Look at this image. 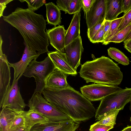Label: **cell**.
<instances>
[{"instance_id":"2e32d148","label":"cell","mask_w":131,"mask_h":131,"mask_svg":"<svg viewBox=\"0 0 131 131\" xmlns=\"http://www.w3.org/2000/svg\"><path fill=\"white\" fill-rule=\"evenodd\" d=\"M67 74L56 68L50 75L46 82V88L62 89L67 87Z\"/></svg>"},{"instance_id":"277c9868","label":"cell","mask_w":131,"mask_h":131,"mask_svg":"<svg viewBox=\"0 0 131 131\" xmlns=\"http://www.w3.org/2000/svg\"><path fill=\"white\" fill-rule=\"evenodd\" d=\"M36 59L31 61L23 75L27 77H34L36 86L34 93H42L46 88L48 78L56 68L48 56L41 61H37Z\"/></svg>"},{"instance_id":"8992f818","label":"cell","mask_w":131,"mask_h":131,"mask_svg":"<svg viewBox=\"0 0 131 131\" xmlns=\"http://www.w3.org/2000/svg\"><path fill=\"white\" fill-rule=\"evenodd\" d=\"M41 94H33L27 104L29 109L40 113L50 121L58 122L71 119L48 102Z\"/></svg>"},{"instance_id":"1f68e13d","label":"cell","mask_w":131,"mask_h":131,"mask_svg":"<svg viewBox=\"0 0 131 131\" xmlns=\"http://www.w3.org/2000/svg\"><path fill=\"white\" fill-rule=\"evenodd\" d=\"M114 127L101 124L97 122L90 126V131H108Z\"/></svg>"},{"instance_id":"484cf974","label":"cell","mask_w":131,"mask_h":131,"mask_svg":"<svg viewBox=\"0 0 131 131\" xmlns=\"http://www.w3.org/2000/svg\"><path fill=\"white\" fill-rule=\"evenodd\" d=\"M24 127H25V120L19 113L12 121L9 131H17Z\"/></svg>"},{"instance_id":"5bb4252c","label":"cell","mask_w":131,"mask_h":131,"mask_svg":"<svg viewBox=\"0 0 131 131\" xmlns=\"http://www.w3.org/2000/svg\"><path fill=\"white\" fill-rule=\"evenodd\" d=\"M66 31L63 25H60L46 29V31L51 45L57 51L63 53L65 51L64 39Z\"/></svg>"},{"instance_id":"9a60e30c","label":"cell","mask_w":131,"mask_h":131,"mask_svg":"<svg viewBox=\"0 0 131 131\" xmlns=\"http://www.w3.org/2000/svg\"><path fill=\"white\" fill-rule=\"evenodd\" d=\"M47 53L56 69L67 74L75 76L77 75L76 71L72 68L70 64L66 53L57 51H49Z\"/></svg>"},{"instance_id":"5b68a950","label":"cell","mask_w":131,"mask_h":131,"mask_svg":"<svg viewBox=\"0 0 131 131\" xmlns=\"http://www.w3.org/2000/svg\"><path fill=\"white\" fill-rule=\"evenodd\" d=\"M131 100V88L125 89L110 94L102 99L96 111L95 117L100 120L105 113L111 110H123Z\"/></svg>"},{"instance_id":"4316f807","label":"cell","mask_w":131,"mask_h":131,"mask_svg":"<svg viewBox=\"0 0 131 131\" xmlns=\"http://www.w3.org/2000/svg\"><path fill=\"white\" fill-rule=\"evenodd\" d=\"M82 8V0H71L68 10V13L72 14L80 13Z\"/></svg>"},{"instance_id":"7402d4cb","label":"cell","mask_w":131,"mask_h":131,"mask_svg":"<svg viewBox=\"0 0 131 131\" xmlns=\"http://www.w3.org/2000/svg\"><path fill=\"white\" fill-rule=\"evenodd\" d=\"M107 52L109 56L119 63L124 66L129 64L128 58L118 49L110 47L107 49Z\"/></svg>"},{"instance_id":"3957f363","label":"cell","mask_w":131,"mask_h":131,"mask_svg":"<svg viewBox=\"0 0 131 131\" xmlns=\"http://www.w3.org/2000/svg\"><path fill=\"white\" fill-rule=\"evenodd\" d=\"M79 73L80 76L87 83L118 85L123 78L118 64L103 56L81 65Z\"/></svg>"},{"instance_id":"4dcf8cb0","label":"cell","mask_w":131,"mask_h":131,"mask_svg":"<svg viewBox=\"0 0 131 131\" xmlns=\"http://www.w3.org/2000/svg\"><path fill=\"white\" fill-rule=\"evenodd\" d=\"M104 23L100 29L93 37L89 40L91 42L93 43L99 42L103 43L104 41Z\"/></svg>"},{"instance_id":"7c38bea8","label":"cell","mask_w":131,"mask_h":131,"mask_svg":"<svg viewBox=\"0 0 131 131\" xmlns=\"http://www.w3.org/2000/svg\"><path fill=\"white\" fill-rule=\"evenodd\" d=\"M83 50L80 35L65 47V51L69 62L72 68L76 71L80 64Z\"/></svg>"},{"instance_id":"60d3db41","label":"cell","mask_w":131,"mask_h":131,"mask_svg":"<svg viewBox=\"0 0 131 131\" xmlns=\"http://www.w3.org/2000/svg\"><path fill=\"white\" fill-rule=\"evenodd\" d=\"M121 131H131V126H127Z\"/></svg>"},{"instance_id":"f546056e","label":"cell","mask_w":131,"mask_h":131,"mask_svg":"<svg viewBox=\"0 0 131 131\" xmlns=\"http://www.w3.org/2000/svg\"><path fill=\"white\" fill-rule=\"evenodd\" d=\"M131 23V9L124 14L122 21L118 28L117 33Z\"/></svg>"},{"instance_id":"9c48e42d","label":"cell","mask_w":131,"mask_h":131,"mask_svg":"<svg viewBox=\"0 0 131 131\" xmlns=\"http://www.w3.org/2000/svg\"><path fill=\"white\" fill-rule=\"evenodd\" d=\"M0 104L10 86V66L7 57L3 53L2 49L3 42L1 35L0 37Z\"/></svg>"},{"instance_id":"836d02e7","label":"cell","mask_w":131,"mask_h":131,"mask_svg":"<svg viewBox=\"0 0 131 131\" xmlns=\"http://www.w3.org/2000/svg\"><path fill=\"white\" fill-rule=\"evenodd\" d=\"M95 0H82V7L85 13L90 10Z\"/></svg>"},{"instance_id":"83f0119b","label":"cell","mask_w":131,"mask_h":131,"mask_svg":"<svg viewBox=\"0 0 131 131\" xmlns=\"http://www.w3.org/2000/svg\"><path fill=\"white\" fill-rule=\"evenodd\" d=\"M21 2H26L28 4V9L34 12L38 9L44 4H45V1L43 0H19Z\"/></svg>"},{"instance_id":"cb8c5ba5","label":"cell","mask_w":131,"mask_h":131,"mask_svg":"<svg viewBox=\"0 0 131 131\" xmlns=\"http://www.w3.org/2000/svg\"><path fill=\"white\" fill-rule=\"evenodd\" d=\"M131 30V23L110 39L105 45H107L111 42L119 43L123 42Z\"/></svg>"},{"instance_id":"8d00e7d4","label":"cell","mask_w":131,"mask_h":131,"mask_svg":"<svg viewBox=\"0 0 131 131\" xmlns=\"http://www.w3.org/2000/svg\"><path fill=\"white\" fill-rule=\"evenodd\" d=\"M13 0H0V17L3 16V11L6 7V5Z\"/></svg>"},{"instance_id":"f1b7e54d","label":"cell","mask_w":131,"mask_h":131,"mask_svg":"<svg viewBox=\"0 0 131 131\" xmlns=\"http://www.w3.org/2000/svg\"><path fill=\"white\" fill-rule=\"evenodd\" d=\"M105 19L100 20L91 28H88L87 36L89 40L92 38L101 27L104 23Z\"/></svg>"},{"instance_id":"7a4b0ae2","label":"cell","mask_w":131,"mask_h":131,"mask_svg":"<svg viewBox=\"0 0 131 131\" xmlns=\"http://www.w3.org/2000/svg\"><path fill=\"white\" fill-rule=\"evenodd\" d=\"M44 98L74 121L79 123L95 116L96 110L90 101L69 84L62 89L45 88Z\"/></svg>"},{"instance_id":"ffe728a7","label":"cell","mask_w":131,"mask_h":131,"mask_svg":"<svg viewBox=\"0 0 131 131\" xmlns=\"http://www.w3.org/2000/svg\"><path fill=\"white\" fill-rule=\"evenodd\" d=\"M19 114V111L8 107L2 108L0 114V131H9L12 121Z\"/></svg>"},{"instance_id":"d590c367","label":"cell","mask_w":131,"mask_h":131,"mask_svg":"<svg viewBox=\"0 0 131 131\" xmlns=\"http://www.w3.org/2000/svg\"><path fill=\"white\" fill-rule=\"evenodd\" d=\"M111 21L106 20L105 19L104 23V41L106 38L110 30Z\"/></svg>"},{"instance_id":"d6986e66","label":"cell","mask_w":131,"mask_h":131,"mask_svg":"<svg viewBox=\"0 0 131 131\" xmlns=\"http://www.w3.org/2000/svg\"><path fill=\"white\" fill-rule=\"evenodd\" d=\"M106 13L105 19L112 21L123 12L122 0H106Z\"/></svg>"},{"instance_id":"e0dca14e","label":"cell","mask_w":131,"mask_h":131,"mask_svg":"<svg viewBox=\"0 0 131 131\" xmlns=\"http://www.w3.org/2000/svg\"><path fill=\"white\" fill-rule=\"evenodd\" d=\"M80 13L74 14L70 26L67 30L64 39L65 46L80 35Z\"/></svg>"},{"instance_id":"44dd1931","label":"cell","mask_w":131,"mask_h":131,"mask_svg":"<svg viewBox=\"0 0 131 131\" xmlns=\"http://www.w3.org/2000/svg\"><path fill=\"white\" fill-rule=\"evenodd\" d=\"M46 7V20L48 23L54 27L61 23L60 10L57 5L51 2L45 4Z\"/></svg>"},{"instance_id":"6da1fadb","label":"cell","mask_w":131,"mask_h":131,"mask_svg":"<svg viewBox=\"0 0 131 131\" xmlns=\"http://www.w3.org/2000/svg\"><path fill=\"white\" fill-rule=\"evenodd\" d=\"M3 19L18 30L25 45L37 51L39 56L49 52V40L45 31L46 21L43 15L28 8L18 7L9 15L3 16Z\"/></svg>"},{"instance_id":"ac0fdd59","label":"cell","mask_w":131,"mask_h":131,"mask_svg":"<svg viewBox=\"0 0 131 131\" xmlns=\"http://www.w3.org/2000/svg\"><path fill=\"white\" fill-rule=\"evenodd\" d=\"M19 113L24 118L25 127L30 129L35 125L47 122L49 119L40 113L32 110L28 111H19Z\"/></svg>"},{"instance_id":"b9f144b4","label":"cell","mask_w":131,"mask_h":131,"mask_svg":"<svg viewBox=\"0 0 131 131\" xmlns=\"http://www.w3.org/2000/svg\"><path fill=\"white\" fill-rule=\"evenodd\" d=\"M130 106L129 107V109H130V111H131V100L130 101Z\"/></svg>"},{"instance_id":"f35d334b","label":"cell","mask_w":131,"mask_h":131,"mask_svg":"<svg viewBox=\"0 0 131 131\" xmlns=\"http://www.w3.org/2000/svg\"><path fill=\"white\" fill-rule=\"evenodd\" d=\"M131 39V30L129 32L125 40L123 41L124 44L127 42L129 40Z\"/></svg>"},{"instance_id":"4fadbf2b","label":"cell","mask_w":131,"mask_h":131,"mask_svg":"<svg viewBox=\"0 0 131 131\" xmlns=\"http://www.w3.org/2000/svg\"><path fill=\"white\" fill-rule=\"evenodd\" d=\"M106 9V0H95L89 10L85 14L88 29L99 21L105 19Z\"/></svg>"},{"instance_id":"d4e9b609","label":"cell","mask_w":131,"mask_h":131,"mask_svg":"<svg viewBox=\"0 0 131 131\" xmlns=\"http://www.w3.org/2000/svg\"><path fill=\"white\" fill-rule=\"evenodd\" d=\"M123 18V16L111 21L110 30L106 38L102 43L103 44L105 45L108 40L117 33L118 28Z\"/></svg>"},{"instance_id":"d6a6232c","label":"cell","mask_w":131,"mask_h":131,"mask_svg":"<svg viewBox=\"0 0 131 131\" xmlns=\"http://www.w3.org/2000/svg\"><path fill=\"white\" fill-rule=\"evenodd\" d=\"M71 0H58L56 1L57 5L60 10L64 11L66 14L68 13L69 4Z\"/></svg>"},{"instance_id":"ab89813d","label":"cell","mask_w":131,"mask_h":131,"mask_svg":"<svg viewBox=\"0 0 131 131\" xmlns=\"http://www.w3.org/2000/svg\"><path fill=\"white\" fill-rule=\"evenodd\" d=\"M30 129L27 127H24L20 128L17 131H30Z\"/></svg>"},{"instance_id":"30bf717a","label":"cell","mask_w":131,"mask_h":131,"mask_svg":"<svg viewBox=\"0 0 131 131\" xmlns=\"http://www.w3.org/2000/svg\"><path fill=\"white\" fill-rule=\"evenodd\" d=\"M79 124L71 119L58 122L49 121L35 125L30 131H75Z\"/></svg>"},{"instance_id":"ba28073f","label":"cell","mask_w":131,"mask_h":131,"mask_svg":"<svg viewBox=\"0 0 131 131\" xmlns=\"http://www.w3.org/2000/svg\"><path fill=\"white\" fill-rule=\"evenodd\" d=\"M19 79L13 81L12 85L8 89L0 104L1 108L6 107L19 111L24 110L27 106L20 94V87L18 85Z\"/></svg>"},{"instance_id":"7bdbcfd3","label":"cell","mask_w":131,"mask_h":131,"mask_svg":"<svg viewBox=\"0 0 131 131\" xmlns=\"http://www.w3.org/2000/svg\"><path fill=\"white\" fill-rule=\"evenodd\" d=\"M130 122H131V117H130Z\"/></svg>"},{"instance_id":"8fae6325","label":"cell","mask_w":131,"mask_h":131,"mask_svg":"<svg viewBox=\"0 0 131 131\" xmlns=\"http://www.w3.org/2000/svg\"><path fill=\"white\" fill-rule=\"evenodd\" d=\"M25 45L24 53L20 60L14 63H10V67L14 70L13 81L19 79L26 71L30 62L34 59H36L39 56L38 53Z\"/></svg>"},{"instance_id":"52a82bcc","label":"cell","mask_w":131,"mask_h":131,"mask_svg":"<svg viewBox=\"0 0 131 131\" xmlns=\"http://www.w3.org/2000/svg\"><path fill=\"white\" fill-rule=\"evenodd\" d=\"M117 85L94 83L81 87L82 94L90 101L101 100L106 96L122 90Z\"/></svg>"},{"instance_id":"74e56055","label":"cell","mask_w":131,"mask_h":131,"mask_svg":"<svg viewBox=\"0 0 131 131\" xmlns=\"http://www.w3.org/2000/svg\"><path fill=\"white\" fill-rule=\"evenodd\" d=\"M124 45V48L131 53V39Z\"/></svg>"},{"instance_id":"ee69618b","label":"cell","mask_w":131,"mask_h":131,"mask_svg":"<svg viewBox=\"0 0 131 131\" xmlns=\"http://www.w3.org/2000/svg\"><path fill=\"white\" fill-rule=\"evenodd\" d=\"M131 58V57H130ZM131 62V61H130Z\"/></svg>"},{"instance_id":"e575fe53","label":"cell","mask_w":131,"mask_h":131,"mask_svg":"<svg viewBox=\"0 0 131 131\" xmlns=\"http://www.w3.org/2000/svg\"><path fill=\"white\" fill-rule=\"evenodd\" d=\"M123 10L124 14L131 9V0H122Z\"/></svg>"},{"instance_id":"603a6c76","label":"cell","mask_w":131,"mask_h":131,"mask_svg":"<svg viewBox=\"0 0 131 131\" xmlns=\"http://www.w3.org/2000/svg\"><path fill=\"white\" fill-rule=\"evenodd\" d=\"M120 111L118 109L110 111L104 114L97 122L101 124L114 127L116 124L117 116Z\"/></svg>"}]
</instances>
